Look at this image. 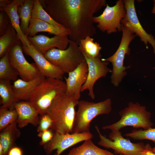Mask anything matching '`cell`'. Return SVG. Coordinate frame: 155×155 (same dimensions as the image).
I'll use <instances>...</instances> for the list:
<instances>
[{"instance_id": "603a6c76", "label": "cell", "mask_w": 155, "mask_h": 155, "mask_svg": "<svg viewBox=\"0 0 155 155\" xmlns=\"http://www.w3.org/2000/svg\"><path fill=\"white\" fill-rule=\"evenodd\" d=\"M17 44L22 45V44L11 23L7 31L0 36V58L5 56L13 46Z\"/></svg>"}, {"instance_id": "5bb4252c", "label": "cell", "mask_w": 155, "mask_h": 155, "mask_svg": "<svg viewBox=\"0 0 155 155\" xmlns=\"http://www.w3.org/2000/svg\"><path fill=\"white\" fill-rule=\"evenodd\" d=\"M22 47L26 54L30 56L34 60L41 75L45 78L62 80L64 73L50 63L32 44L27 47L22 45Z\"/></svg>"}, {"instance_id": "836d02e7", "label": "cell", "mask_w": 155, "mask_h": 155, "mask_svg": "<svg viewBox=\"0 0 155 155\" xmlns=\"http://www.w3.org/2000/svg\"><path fill=\"white\" fill-rule=\"evenodd\" d=\"M139 155H155V154L153 152L152 148L150 145L147 144Z\"/></svg>"}, {"instance_id": "e0dca14e", "label": "cell", "mask_w": 155, "mask_h": 155, "mask_svg": "<svg viewBox=\"0 0 155 155\" xmlns=\"http://www.w3.org/2000/svg\"><path fill=\"white\" fill-rule=\"evenodd\" d=\"M13 107L18 115L16 121L18 127L22 128L30 124L34 126L38 125L39 114L28 101H20L14 104Z\"/></svg>"}, {"instance_id": "277c9868", "label": "cell", "mask_w": 155, "mask_h": 155, "mask_svg": "<svg viewBox=\"0 0 155 155\" xmlns=\"http://www.w3.org/2000/svg\"><path fill=\"white\" fill-rule=\"evenodd\" d=\"M109 98L98 102L79 100L71 133L90 132V123L99 115L108 114L112 110Z\"/></svg>"}, {"instance_id": "30bf717a", "label": "cell", "mask_w": 155, "mask_h": 155, "mask_svg": "<svg viewBox=\"0 0 155 155\" xmlns=\"http://www.w3.org/2000/svg\"><path fill=\"white\" fill-rule=\"evenodd\" d=\"M123 1L126 13L125 17L121 21V25L129 30L133 34L135 33L147 47L148 43L151 44L155 54V39L152 34L148 33L142 26L136 14L134 0Z\"/></svg>"}, {"instance_id": "4dcf8cb0", "label": "cell", "mask_w": 155, "mask_h": 155, "mask_svg": "<svg viewBox=\"0 0 155 155\" xmlns=\"http://www.w3.org/2000/svg\"><path fill=\"white\" fill-rule=\"evenodd\" d=\"M53 121L51 117L46 114L41 115L37 127V131L39 133L42 132L51 128Z\"/></svg>"}, {"instance_id": "cb8c5ba5", "label": "cell", "mask_w": 155, "mask_h": 155, "mask_svg": "<svg viewBox=\"0 0 155 155\" xmlns=\"http://www.w3.org/2000/svg\"><path fill=\"white\" fill-rule=\"evenodd\" d=\"M34 5V0H25L18 7V12L21 20L20 27L23 34L28 37V32Z\"/></svg>"}, {"instance_id": "7a4b0ae2", "label": "cell", "mask_w": 155, "mask_h": 155, "mask_svg": "<svg viewBox=\"0 0 155 155\" xmlns=\"http://www.w3.org/2000/svg\"><path fill=\"white\" fill-rule=\"evenodd\" d=\"M79 100L65 93L53 101L46 114L52 120L51 128L55 132L71 133L76 112L75 107Z\"/></svg>"}, {"instance_id": "7c38bea8", "label": "cell", "mask_w": 155, "mask_h": 155, "mask_svg": "<svg viewBox=\"0 0 155 155\" xmlns=\"http://www.w3.org/2000/svg\"><path fill=\"white\" fill-rule=\"evenodd\" d=\"M81 50L85 57L88 68L87 80L82 87L81 92L88 90L89 96L94 99L95 98L93 90L95 83L99 79L105 77L108 72H112V70L107 67L108 62L102 61L100 54L96 57H92Z\"/></svg>"}, {"instance_id": "ac0fdd59", "label": "cell", "mask_w": 155, "mask_h": 155, "mask_svg": "<svg viewBox=\"0 0 155 155\" xmlns=\"http://www.w3.org/2000/svg\"><path fill=\"white\" fill-rule=\"evenodd\" d=\"M25 0H13L9 5L3 8L0 10L5 12L8 16L11 23L16 31L18 36L21 42L22 45L26 47L31 44L28 40V37L22 32L20 27V17L18 12V7L22 5Z\"/></svg>"}, {"instance_id": "3957f363", "label": "cell", "mask_w": 155, "mask_h": 155, "mask_svg": "<svg viewBox=\"0 0 155 155\" xmlns=\"http://www.w3.org/2000/svg\"><path fill=\"white\" fill-rule=\"evenodd\" d=\"M65 82L62 80L45 78L35 87L29 101L39 114H46L53 101L66 92Z\"/></svg>"}, {"instance_id": "ffe728a7", "label": "cell", "mask_w": 155, "mask_h": 155, "mask_svg": "<svg viewBox=\"0 0 155 155\" xmlns=\"http://www.w3.org/2000/svg\"><path fill=\"white\" fill-rule=\"evenodd\" d=\"M46 32L55 36L67 35L69 33L66 29L57 28L41 20L32 18L30 21L28 32V36L33 37L38 32Z\"/></svg>"}, {"instance_id": "9c48e42d", "label": "cell", "mask_w": 155, "mask_h": 155, "mask_svg": "<svg viewBox=\"0 0 155 155\" xmlns=\"http://www.w3.org/2000/svg\"><path fill=\"white\" fill-rule=\"evenodd\" d=\"M95 127L100 138L98 144L105 148L112 149L115 154L139 155L145 146L142 142L133 143L125 139L119 130H111L108 138L101 134L97 126Z\"/></svg>"}, {"instance_id": "8992f818", "label": "cell", "mask_w": 155, "mask_h": 155, "mask_svg": "<svg viewBox=\"0 0 155 155\" xmlns=\"http://www.w3.org/2000/svg\"><path fill=\"white\" fill-rule=\"evenodd\" d=\"M44 56L64 73L71 72L81 63L86 61L79 44L70 40L66 49L62 50L53 48L46 52Z\"/></svg>"}, {"instance_id": "ba28073f", "label": "cell", "mask_w": 155, "mask_h": 155, "mask_svg": "<svg viewBox=\"0 0 155 155\" xmlns=\"http://www.w3.org/2000/svg\"><path fill=\"white\" fill-rule=\"evenodd\" d=\"M126 10L123 0H119L115 5L110 6L106 4L102 13L98 16H94V23L103 32L108 34L122 30L121 22L125 17Z\"/></svg>"}, {"instance_id": "d590c367", "label": "cell", "mask_w": 155, "mask_h": 155, "mask_svg": "<svg viewBox=\"0 0 155 155\" xmlns=\"http://www.w3.org/2000/svg\"><path fill=\"white\" fill-rule=\"evenodd\" d=\"M12 0H0V8L4 7L11 4L13 1Z\"/></svg>"}, {"instance_id": "4316f807", "label": "cell", "mask_w": 155, "mask_h": 155, "mask_svg": "<svg viewBox=\"0 0 155 155\" xmlns=\"http://www.w3.org/2000/svg\"><path fill=\"white\" fill-rule=\"evenodd\" d=\"M8 53L0 59V79L15 82L18 74L11 65L8 57Z\"/></svg>"}, {"instance_id": "1f68e13d", "label": "cell", "mask_w": 155, "mask_h": 155, "mask_svg": "<svg viewBox=\"0 0 155 155\" xmlns=\"http://www.w3.org/2000/svg\"><path fill=\"white\" fill-rule=\"evenodd\" d=\"M10 23V20L7 13L0 10V36L7 31Z\"/></svg>"}, {"instance_id": "d4e9b609", "label": "cell", "mask_w": 155, "mask_h": 155, "mask_svg": "<svg viewBox=\"0 0 155 155\" xmlns=\"http://www.w3.org/2000/svg\"><path fill=\"white\" fill-rule=\"evenodd\" d=\"M0 96L2 107L13 108L14 104L18 102L11 81L0 79Z\"/></svg>"}, {"instance_id": "484cf974", "label": "cell", "mask_w": 155, "mask_h": 155, "mask_svg": "<svg viewBox=\"0 0 155 155\" xmlns=\"http://www.w3.org/2000/svg\"><path fill=\"white\" fill-rule=\"evenodd\" d=\"M32 18L43 21L59 29L67 30L63 25L58 23L52 18L43 8L39 0H34Z\"/></svg>"}, {"instance_id": "d6986e66", "label": "cell", "mask_w": 155, "mask_h": 155, "mask_svg": "<svg viewBox=\"0 0 155 155\" xmlns=\"http://www.w3.org/2000/svg\"><path fill=\"white\" fill-rule=\"evenodd\" d=\"M45 78L40 75L30 81H26L21 78H18L13 82L12 87L18 102L22 100L29 101L33 90Z\"/></svg>"}, {"instance_id": "f546056e", "label": "cell", "mask_w": 155, "mask_h": 155, "mask_svg": "<svg viewBox=\"0 0 155 155\" xmlns=\"http://www.w3.org/2000/svg\"><path fill=\"white\" fill-rule=\"evenodd\" d=\"M124 136L135 140H150L155 144V128L144 130L133 129L131 132L125 133Z\"/></svg>"}, {"instance_id": "74e56055", "label": "cell", "mask_w": 155, "mask_h": 155, "mask_svg": "<svg viewBox=\"0 0 155 155\" xmlns=\"http://www.w3.org/2000/svg\"><path fill=\"white\" fill-rule=\"evenodd\" d=\"M0 155H4L2 147L1 144H0Z\"/></svg>"}, {"instance_id": "7402d4cb", "label": "cell", "mask_w": 155, "mask_h": 155, "mask_svg": "<svg viewBox=\"0 0 155 155\" xmlns=\"http://www.w3.org/2000/svg\"><path fill=\"white\" fill-rule=\"evenodd\" d=\"M84 141L80 146L72 148L66 155H115L111 152L97 146L91 139Z\"/></svg>"}, {"instance_id": "8fae6325", "label": "cell", "mask_w": 155, "mask_h": 155, "mask_svg": "<svg viewBox=\"0 0 155 155\" xmlns=\"http://www.w3.org/2000/svg\"><path fill=\"white\" fill-rule=\"evenodd\" d=\"M22 45L17 44L10 49L8 53L9 59L21 79L28 81L41 75L35 63H30L26 59Z\"/></svg>"}, {"instance_id": "2e32d148", "label": "cell", "mask_w": 155, "mask_h": 155, "mask_svg": "<svg viewBox=\"0 0 155 155\" xmlns=\"http://www.w3.org/2000/svg\"><path fill=\"white\" fill-rule=\"evenodd\" d=\"M28 38L35 49L44 55L53 48L62 50L66 49L70 40L67 35L55 36L50 38L46 35H39L33 37L28 36Z\"/></svg>"}, {"instance_id": "52a82bcc", "label": "cell", "mask_w": 155, "mask_h": 155, "mask_svg": "<svg viewBox=\"0 0 155 155\" xmlns=\"http://www.w3.org/2000/svg\"><path fill=\"white\" fill-rule=\"evenodd\" d=\"M122 36L119 45L115 52L111 56L106 59H102L104 61L111 62L113 66L111 76V82L115 87L118 86L122 79L126 75L125 69L129 66H123L125 55L130 54L129 46L136 35L122 25Z\"/></svg>"}, {"instance_id": "ab89813d", "label": "cell", "mask_w": 155, "mask_h": 155, "mask_svg": "<svg viewBox=\"0 0 155 155\" xmlns=\"http://www.w3.org/2000/svg\"><path fill=\"white\" fill-rule=\"evenodd\" d=\"M122 155V154H120V155Z\"/></svg>"}, {"instance_id": "9a60e30c", "label": "cell", "mask_w": 155, "mask_h": 155, "mask_svg": "<svg viewBox=\"0 0 155 155\" xmlns=\"http://www.w3.org/2000/svg\"><path fill=\"white\" fill-rule=\"evenodd\" d=\"M88 73V66L85 61L68 73L67 78L64 77L66 86L65 93L79 100L81 89L87 80Z\"/></svg>"}, {"instance_id": "8d00e7d4", "label": "cell", "mask_w": 155, "mask_h": 155, "mask_svg": "<svg viewBox=\"0 0 155 155\" xmlns=\"http://www.w3.org/2000/svg\"><path fill=\"white\" fill-rule=\"evenodd\" d=\"M154 6L152 10V13L155 15V0H153Z\"/></svg>"}, {"instance_id": "f35d334b", "label": "cell", "mask_w": 155, "mask_h": 155, "mask_svg": "<svg viewBox=\"0 0 155 155\" xmlns=\"http://www.w3.org/2000/svg\"><path fill=\"white\" fill-rule=\"evenodd\" d=\"M152 150L153 152L155 154V147L152 148Z\"/></svg>"}, {"instance_id": "d6a6232c", "label": "cell", "mask_w": 155, "mask_h": 155, "mask_svg": "<svg viewBox=\"0 0 155 155\" xmlns=\"http://www.w3.org/2000/svg\"><path fill=\"white\" fill-rule=\"evenodd\" d=\"M54 134L49 129L42 132L39 133L38 136L41 138L40 142V145H44L49 142L53 138Z\"/></svg>"}, {"instance_id": "44dd1931", "label": "cell", "mask_w": 155, "mask_h": 155, "mask_svg": "<svg viewBox=\"0 0 155 155\" xmlns=\"http://www.w3.org/2000/svg\"><path fill=\"white\" fill-rule=\"evenodd\" d=\"M16 121L9 124L1 131L0 144L3 148L4 155H7L13 147L16 140L20 135Z\"/></svg>"}, {"instance_id": "4fadbf2b", "label": "cell", "mask_w": 155, "mask_h": 155, "mask_svg": "<svg viewBox=\"0 0 155 155\" xmlns=\"http://www.w3.org/2000/svg\"><path fill=\"white\" fill-rule=\"evenodd\" d=\"M93 138V135L90 132L65 134L55 132L52 139L44 145V149L47 154H50L54 150H56L55 155H60L71 146Z\"/></svg>"}, {"instance_id": "83f0119b", "label": "cell", "mask_w": 155, "mask_h": 155, "mask_svg": "<svg viewBox=\"0 0 155 155\" xmlns=\"http://www.w3.org/2000/svg\"><path fill=\"white\" fill-rule=\"evenodd\" d=\"M79 47L83 51L92 57H96L100 55L101 47L99 43L94 42V39L88 36L80 40Z\"/></svg>"}, {"instance_id": "6da1fadb", "label": "cell", "mask_w": 155, "mask_h": 155, "mask_svg": "<svg viewBox=\"0 0 155 155\" xmlns=\"http://www.w3.org/2000/svg\"><path fill=\"white\" fill-rule=\"evenodd\" d=\"M44 9L69 31L70 40L78 44L96 33L94 14L106 6L105 0H40Z\"/></svg>"}, {"instance_id": "5b68a950", "label": "cell", "mask_w": 155, "mask_h": 155, "mask_svg": "<svg viewBox=\"0 0 155 155\" xmlns=\"http://www.w3.org/2000/svg\"><path fill=\"white\" fill-rule=\"evenodd\" d=\"M120 120L112 124L104 126V130H119L123 127L131 126L137 129L146 130L152 127L153 123L150 120L151 113L146 110V107L138 102H130L127 107L119 113Z\"/></svg>"}, {"instance_id": "e575fe53", "label": "cell", "mask_w": 155, "mask_h": 155, "mask_svg": "<svg viewBox=\"0 0 155 155\" xmlns=\"http://www.w3.org/2000/svg\"><path fill=\"white\" fill-rule=\"evenodd\" d=\"M7 155H22V151L20 148L13 147L9 150Z\"/></svg>"}, {"instance_id": "f1b7e54d", "label": "cell", "mask_w": 155, "mask_h": 155, "mask_svg": "<svg viewBox=\"0 0 155 155\" xmlns=\"http://www.w3.org/2000/svg\"><path fill=\"white\" fill-rule=\"evenodd\" d=\"M18 115L14 107L9 108L2 106L0 108V131L16 121Z\"/></svg>"}]
</instances>
